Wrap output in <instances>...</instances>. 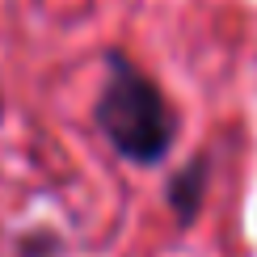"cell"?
<instances>
[{
  "instance_id": "obj_1",
  "label": "cell",
  "mask_w": 257,
  "mask_h": 257,
  "mask_svg": "<svg viewBox=\"0 0 257 257\" xmlns=\"http://www.w3.org/2000/svg\"><path fill=\"white\" fill-rule=\"evenodd\" d=\"M97 122L105 139L139 165H152L173 144V110L165 93L131 59H110V76L97 97Z\"/></svg>"
}]
</instances>
